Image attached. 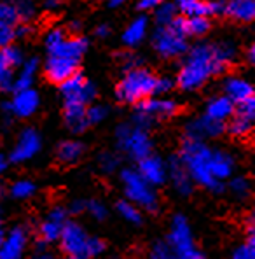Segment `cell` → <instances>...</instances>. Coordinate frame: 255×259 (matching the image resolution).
Wrapping results in <instances>:
<instances>
[{"label":"cell","mask_w":255,"mask_h":259,"mask_svg":"<svg viewBox=\"0 0 255 259\" xmlns=\"http://www.w3.org/2000/svg\"><path fill=\"white\" fill-rule=\"evenodd\" d=\"M178 158L191 174L194 184L213 193L224 191V181L234 172V159L229 152L213 149L205 140L185 137Z\"/></svg>","instance_id":"cell-1"},{"label":"cell","mask_w":255,"mask_h":259,"mask_svg":"<svg viewBox=\"0 0 255 259\" xmlns=\"http://www.w3.org/2000/svg\"><path fill=\"white\" fill-rule=\"evenodd\" d=\"M234 56V46L227 40L215 44L199 42L192 46L184 55V62L180 63L175 82L182 91L199 90L213 75L226 70L233 63Z\"/></svg>","instance_id":"cell-2"},{"label":"cell","mask_w":255,"mask_h":259,"mask_svg":"<svg viewBox=\"0 0 255 259\" xmlns=\"http://www.w3.org/2000/svg\"><path fill=\"white\" fill-rule=\"evenodd\" d=\"M45 62L44 74L55 84H62L68 77L79 72L82 56L87 51V39L81 35H68L63 28H51L44 37Z\"/></svg>","instance_id":"cell-3"},{"label":"cell","mask_w":255,"mask_h":259,"mask_svg":"<svg viewBox=\"0 0 255 259\" xmlns=\"http://www.w3.org/2000/svg\"><path fill=\"white\" fill-rule=\"evenodd\" d=\"M60 91L63 98L65 124L70 132L82 133L89 128L86 121V107L93 104V100L96 98V86L93 84V81L77 72L60 84Z\"/></svg>","instance_id":"cell-4"},{"label":"cell","mask_w":255,"mask_h":259,"mask_svg":"<svg viewBox=\"0 0 255 259\" xmlns=\"http://www.w3.org/2000/svg\"><path fill=\"white\" fill-rule=\"evenodd\" d=\"M158 86V75L147 67L136 65V67L124 68L119 82L116 86V98L121 104L136 105L138 102L156 95Z\"/></svg>","instance_id":"cell-5"},{"label":"cell","mask_w":255,"mask_h":259,"mask_svg":"<svg viewBox=\"0 0 255 259\" xmlns=\"http://www.w3.org/2000/svg\"><path fill=\"white\" fill-rule=\"evenodd\" d=\"M58 242L67 257L72 259H91L104 254L105 250L104 240L91 237L77 221H67Z\"/></svg>","instance_id":"cell-6"},{"label":"cell","mask_w":255,"mask_h":259,"mask_svg":"<svg viewBox=\"0 0 255 259\" xmlns=\"http://www.w3.org/2000/svg\"><path fill=\"white\" fill-rule=\"evenodd\" d=\"M150 42L154 51L161 58L173 60L180 58L187 53V33L182 26V16H177L170 25H158L150 35Z\"/></svg>","instance_id":"cell-7"},{"label":"cell","mask_w":255,"mask_h":259,"mask_svg":"<svg viewBox=\"0 0 255 259\" xmlns=\"http://www.w3.org/2000/svg\"><path fill=\"white\" fill-rule=\"evenodd\" d=\"M121 184L129 201L145 212H156L159 208V196L152 184L138 174L136 168L121 170Z\"/></svg>","instance_id":"cell-8"},{"label":"cell","mask_w":255,"mask_h":259,"mask_svg":"<svg viewBox=\"0 0 255 259\" xmlns=\"http://www.w3.org/2000/svg\"><path fill=\"white\" fill-rule=\"evenodd\" d=\"M178 112V102L166 95H152L135 105L133 123L149 130L158 121L173 117Z\"/></svg>","instance_id":"cell-9"},{"label":"cell","mask_w":255,"mask_h":259,"mask_svg":"<svg viewBox=\"0 0 255 259\" xmlns=\"http://www.w3.org/2000/svg\"><path fill=\"white\" fill-rule=\"evenodd\" d=\"M166 243L173 250L175 259H207L205 254L196 247L189 221L180 214L171 219Z\"/></svg>","instance_id":"cell-10"},{"label":"cell","mask_w":255,"mask_h":259,"mask_svg":"<svg viewBox=\"0 0 255 259\" xmlns=\"http://www.w3.org/2000/svg\"><path fill=\"white\" fill-rule=\"evenodd\" d=\"M116 142L124 154L136 161L152 152V140L147 128H142L135 123H121L116 128Z\"/></svg>","instance_id":"cell-11"},{"label":"cell","mask_w":255,"mask_h":259,"mask_svg":"<svg viewBox=\"0 0 255 259\" xmlns=\"http://www.w3.org/2000/svg\"><path fill=\"white\" fill-rule=\"evenodd\" d=\"M40 105V97L33 88L14 90L13 98L2 104V116L9 123L11 119H28L37 112Z\"/></svg>","instance_id":"cell-12"},{"label":"cell","mask_w":255,"mask_h":259,"mask_svg":"<svg viewBox=\"0 0 255 259\" xmlns=\"http://www.w3.org/2000/svg\"><path fill=\"white\" fill-rule=\"evenodd\" d=\"M42 149V137L35 128H23L9 152L11 163H26Z\"/></svg>","instance_id":"cell-13"},{"label":"cell","mask_w":255,"mask_h":259,"mask_svg":"<svg viewBox=\"0 0 255 259\" xmlns=\"http://www.w3.org/2000/svg\"><path fill=\"white\" fill-rule=\"evenodd\" d=\"M25 60V55L18 46L11 44L0 49V91L13 93L16 68Z\"/></svg>","instance_id":"cell-14"},{"label":"cell","mask_w":255,"mask_h":259,"mask_svg":"<svg viewBox=\"0 0 255 259\" xmlns=\"http://www.w3.org/2000/svg\"><path fill=\"white\" fill-rule=\"evenodd\" d=\"M68 221V210L63 207H53L39 224V240L44 243H53L60 240L65 224Z\"/></svg>","instance_id":"cell-15"},{"label":"cell","mask_w":255,"mask_h":259,"mask_svg":"<svg viewBox=\"0 0 255 259\" xmlns=\"http://www.w3.org/2000/svg\"><path fill=\"white\" fill-rule=\"evenodd\" d=\"M224 130H226V123L222 121H217L213 117L203 116L194 117L185 124V137L189 139H197V140H207V139H215V137L222 135Z\"/></svg>","instance_id":"cell-16"},{"label":"cell","mask_w":255,"mask_h":259,"mask_svg":"<svg viewBox=\"0 0 255 259\" xmlns=\"http://www.w3.org/2000/svg\"><path fill=\"white\" fill-rule=\"evenodd\" d=\"M136 170H138V174L142 175L149 184L154 186V188L165 184L166 179H168V166H166V163L163 161L159 156L152 154V152L149 156L140 159L138 168Z\"/></svg>","instance_id":"cell-17"},{"label":"cell","mask_w":255,"mask_h":259,"mask_svg":"<svg viewBox=\"0 0 255 259\" xmlns=\"http://www.w3.org/2000/svg\"><path fill=\"white\" fill-rule=\"evenodd\" d=\"M178 13L184 16H217L222 14L224 2L220 0H175Z\"/></svg>","instance_id":"cell-18"},{"label":"cell","mask_w":255,"mask_h":259,"mask_svg":"<svg viewBox=\"0 0 255 259\" xmlns=\"http://www.w3.org/2000/svg\"><path fill=\"white\" fill-rule=\"evenodd\" d=\"M166 166H168V177L175 191L182 194V196H189L194 191V181L189 170L182 163V159L178 156H175V158L170 159V163Z\"/></svg>","instance_id":"cell-19"},{"label":"cell","mask_w":255,"mask_h":259,"mask_svg":"<svg viewBox=\"0 0 255 259\" xmlns=\"http://www.w3.org/2000/svg\"><path fill=\"white\" fill-rule=\"evenodd\" d=\"M26 242H28V235L25 228L16 226L7 231L2 250H0V259H21L26 249Z\"/></svg>","instance_id":"cell-20"},{"label":"cell","mask_w":255,"mask_h":259,"mask_svg":"<svg viewBox=\"0 0 255 259\" xmlns=\"http://www.w3.org/2000/svg\"><path fill=\"white\" fill-rule=\"evenodd\" d=\"M149 30H150L149 18L147 16L133 18L123 32V44L129 49L138 48V46L149 37Z\"/></svg>","instance_id":"cell-21"},{"label":"cell","mask_w":255,"mask_h":259,"mask_svg":"<svg viewBox=\"0 0 255 259\" xmlns=\"http://www.w3.org/2000/svg\"><path fill=\"white\" fill-rule=\"evenodd\" d=\"M224 95L231 98L234 104L246 100L252 95H255V86L250 79L243 77V75H229V77L224 81Z\"/></svg>","instance_id":"cell-22"},{"label":"cell","mask_w":255,"mask_h":259,"mask_svg":"<svg viewBox=\"0 0 255 259\" xmlns=\"http://www.w3.org/2000/svg\"><path fill=\"white\" fill-rule=\"evenodd\" d=\"M229 20L238 23H250L255 20V0H226L224 11Z\"/></svg>","instance_id":"cell-23"},{"label":"cell","mask_w":255,"mask_h":259,"mask_svg":"<svg viewBox=\"0 0 255 259\" xmlns=\"http://www.w3.org/2000/svg\"><path fill=\"white\" fill-rule=\"evenodd\" d=\"M234 112H236V104L224 93L210 98L207 102V107H205V114L207 116H210L217 121H222V123L229 121Z\"/></svg>","instance_id":"cell-24"},{"label":"cell","mask_w":255,"mask_h":259,"mask_svg":"<svg viewBox=\"0 0 255 259\" xmlns=\"http://www.w3.org/2000/svg\"><path fill=\"white\" fill-rule=\"evenodd\" d=\"M40 70V60L37 56H28L21 62L16 68L14 75V90H23V88H32L35 82V77Z\"/></svg>","instance_id":"cell-25"},{"label":"cell","mask_w":255,"mask_h":259,"mask_svg":"<svg viewBox=\"0 0 255 259\" xmlns=\"http://www.w3.org/2000/svg\"><path fill=\"white\" fill-rule=\"evenodd\" d=\"M86 146L79 140H63L56 149V158L63 165H74L84 156Z\"/></svg>","instance_id":"cell-26"},{"label":"cell","mask_w":255,"mask_h":259,"mask_svg":"<svg viewBox=\"0 0 255 259\" xmlns=\"http://www.w3.org/2000/svg\"><path fill=\"white\" fill-rule=\"evenodd\" d=\"M182 26L187 37H203L210 32L212 21L208 16H182Z\"/></svg>","instance_id":"cell-27"},{"label":"cell","mask_w":255,"mask_h":259,"mask_svg":"<svg viewBox=\"0 0 255 259\" xmlns=\"http://www.w3.org/2000/svg\"><path fill=\"white\" fill-rule=\"evenodd\" d=\"M116 210H117V214L126 221V223H129V224H142V221H143L142 208L136 207V205L133 203V201H129L128 198H126V200L117 201Z\"/></svg>","instance_id":"cell-28"},{"label":"cell","mask_w":255,"mask_h":259,"mask_svg":"<svg viewBox=\"0 0 255 259\" xmlns=\"http://www.w3.org/2000/svg\"><path fill=\"white\" fill-rule=\"evenodd\" d=\"M37 191V186L33 181H30V179H20V181L13 182L9 188V193L13 198H16V200H28V198H32L33 194Z\"/></svg>","instance_id":"cell-29"},{"label":"cell","mask_w":255,"mask_h":259,"mask_svg":"<svg viewBox=\"0 0 255 259\" xmlns=\"http://www.w3.org/2000/svg\"><path fill=\"white\" fill-rule=\"evenodd\" d=\"M177 16H178L177 6H175V4H170V2H165V0L154 9L156 25H170Z\"/></svg>","instance_id":"cell-30"},{"label":"cell","mask_w":255,"mask_h":259,"mask_svg":"<svg viewBox=\"0 0 255 259\" xmlns=\"http://www.w3.org/2000/svg\"><path fill=\"white\" fill-rule=\"evenodd\" d=\"M229 132L233 133L234 137H248L250 133L255 130V124L252 121H248L246 117L239 116V114H233V117L229 119Z\"/></svg>","instance_id":"cell-31"},{"label":"cell","mask_w":255,"mask_h":259,"mask_svg":"<svg viewBox=\"0 0 255 259\" xmlns=\"http://www.w3.org/2000/svg\"><path fill=\"white\" fill-rule=\"evenodd\" d=\"M109 116V107L104 104H89L86 107V121L87 126H94V124L104 123Z\"/></svg>","instance_id":"cell-32"},{"label":"cell","mask_w":255,"mask_h":259,"mask_svg":"<svg viewBox=\"0 0 255 259\" xmlns=\"http://www.w3.org/2000/svg\"><path fill=\"white\" fill-rule=\"evenodd\" d=\"M119 165H121L119 156L114 154V152L105 151L98 156V168H100L104 174H114L117 168H119Z\"/></svg>","instance_id":"cell-33"},{"label":"cell","mask_w":255,"mask_h":259,"mask_svg":"<svg viewBox=\"0 0 255 259\" xmlns=\"http://www.w3.org/2000/svg\"><path fill=\"white\" fill-rule=\"evenodd\" d=\"M0 21L13 23V25L20 23V16H18L14 0H0Z\"/></svg>","instance_id":"cell-34"},{"label":"cell","mask_w":255,"mask_h":259,"mask_svg":"<svg viewBox=\"0 0 255 259\" xmlns=\"http://www.w3.org/2000/svg\"><path fill=\"white\" fill-rule=\"evenodd\" d=\"M18 9V16H20V23H28L35 18L37 7L33 0H14Z\"/></svg>","instance_id":"cell-35"},{"label":"cell","mask_w":255,"mask_h":259,"mask_svg":"<svg viewBox=\"0 0 255 259\" xmlns=\"http://www.w3.org/2000/svg\"><path fill=\"white\" fill-rule=\"evenodd\" d=\"M250 182L248 179L245 177H233L229 182V191L233 193V196L239 198V200H243V198H246L250 194Z\"/></svg>","instance_id":"cell-36"},{"label":"cell","mask_w":255,"mask_h":259,"mask_svg":"<svg viewBox=\"0 0 255 259\" xmlns=\"http://www.w3.org/2000/svg\"><path fill=\"white\" fill-rule=\"evenodd\" d=\"M86 212L93 217L94 221H104L107 219V215H109V208H107V205L100 200H87Z\"/></svg>","instance_id":"cell-37"},{"label":"cell","mask_w":255,"mask_h":259,"mask_svg":"<svg viewBox=\"0 0 255 259\" xmlns=\"http://www.w3.org/2000/svg\"><path fill=\"white\" fill-rule=\"evenodd\" d=\"M16 39V25L0 21V49L6 48V46H11Z\"/></svg>","instance_id":"cell-38"},{"label":"cell","mask_w":255,"mask_h":259,"mask_svg":"<svg viewBox=\"0 0 255 259\" xmlns=\"http://www.w3.org/2000/svg\"><path fill=\"white\" fill-rule=\"evenodd\" d=\"M236 114L246 117V119L252 121L255 124V95L246 98V100L239 102V104H236Z\"/></svg>","instance_id":"cell-39"},{"label":"cell","mask_w":255,"mask_h":259,"mask_svg":"<svg viewBox=\"0 0 255 259\" xmlns=\"http://www.w3.org/2000/svg\"><path fill=\"white\" fill-rule=\"evenodd\" d=\"M149 259H175L173 250L170 249V245L166 242H158L152 245Z\"/></svg>","instance_id":"cell-40"},{"label":"cell","mask_w":255,"mask_h":259,"mask_svg":"<svg viewBox=\"0 0 255 259\" xmlns=\"http://www.w3.org/2000/svg\"><path fill=\"white\" fill-rule=\"evenodd\" d=\"M175 79L168 77V75H158V86H156V95H168L175 88Z\"/></svg>","instance_id":"cell-41"},{"label":"cell","mask_w":255,"mask_h":259,"mask_svg":"<svg viewBox=\"0 0 255 259\" xmlns=\"http://www.w3.org/2000/svg\"><path fill=\"white\" fill-rule=\"evenodd\" d=\"M231 259H255V249L250 245L248 242L243 243V245H238L233 250V256Z\"/></svg>","instance_id":"cell-42"},{"label":"cell","mask_w":255,"mask_h":259,"mask_svg":"<svg viewBox=\"0 0 255 259\" xmlns=\"http://www.w3.org/2000/svg\"><path fill=\"white\" fill-rule=\"evenodd\" d=\"M119 60L123 62L124 68H129V67H136L140 65V58L135 55L133 51H124V53H119Z\"/></svg>","instance_id":"cell-43"},{"label":"cell","mask_w":255,"mask_h":259,"mask_svg":"<svg viewBox=\"0 0 255 259\" xmlns=\"http://www.w3.org/2000/svg\"><path fill=\"white\" fill-rule=\"evenodd\" d=\"M163 0H138L136 7H138V11H142V13H154V9Z\"/></svg>","instance_id":"cell-44"},{"label":"cell","mask_w":255,"mask_h":259,"mask_svg":"<svg viewBox=\"0 0 255 259\" xmlns=\"http://www.w3.org/2000/svg\"><path fill=\"white\" fill-rule=\"evenodd\" d=\"M70 212L72 214H84L86 212V201L84 200H75L70 203Z\"/></svg>","instance_id":"cell-45"},{"label":"cell","mask_w":255,"mask_h":259,"mask_svg":"<svg viewBox=\"0 0 255 259\" xmlns=\"http://www.w3.org/2000/svg\"><path fill=\"white\" fill-rule=\"evenodd\" d=\"M94 35L100 37V39H107V37L110 35V26L107 25V23H101V25H98L96 28H94Z\"/></svg>","instance_id":"cell-46"},{"label":"cell","mask_w":255,"mask_h":259,"mask_svg":"<svg viewBox=\"0 0 255 259\" xmlns=\"http://www.w3.org/2000/svg\"><path fill=\"white\" fill-rule=\"evenodd\" d=\"M60 6H62V0H45L44 2V7L47 11H56Z\"/></svg>","instance_id":"cell-47"},{"label":"cell","mask_w":255,"mask_h":259,"mask_svg":"<svg viewBox=\"0 0 255 259\" xmlns=\"http://www.w3.org/2000/svg\"><path fill=\"white\" fill-rule=\"evenodd\" d=\"M81 26H82V23L79 21V20L70 21V23H68V32H72V33L75 35V33H77L79 30H81Z\"/></svg>","instance_id":"cell-48"},{"label":"cell","mask_w":255,"mask_h":259,"mask_svg":"<svg viewBox=\"0 0 255 259\" xmlns=\"http://www.w3.org/2000/svg\"><path fill=\"white\" fill-rule=\"evenodd\" d=\"M7 165H9V158L6 154L0 152V174H4L7 170Z\"/></svg>","instance_id":"cell-49"},{"label":"cell","mask_w":255,"mask_h":259,"mask_svg":"<svg viewBox=\"0 0 255 259\" xmlns=\"http://www.w3.org/2000/svg\"><path fill=\"white\" fill-rule=\"evenodd\" d=\"M246 58H248V62H250V63L255 65V42L248 48V53H246Z\"/></svg>","instance_id":"cell-50"},{"label":"cell","mask_w":255,"mask_h":259,"mask_svg":"<svg viewBox=\"0 0 255 259\" xmlns=\"http://www.w3.org/2000/svg\"><path fill=\"white\" fill-rule=\"evenodd\" d=\"M32 259H55V257H53L49 252H44V249H42V250H40V252H37L35 256H33Z\"/></svg>","instance_id":"cell-51"},{"label":"cell","mask_w":255,"mask_h":259,"mask_svg":"<svg viewBox=\"0 0 255 259\" xmlns=\"http://www.w3.org/2000/svg\"><path fill=\"white\" fill-rule=\"evenodd\" d=\"M248 243L255 249V224L250 228V231H248Z\"/></svg>","instance_id":"cell-52"},{"label":"cell","mask_w":255,"mask_h":259,"mask_svg":"<svg viewBox=\"0 0 255 259\" xmlns=\"http://www.w3.org/2000/svg\"><path fill=\"white\" fill-rule=\"evenodd\" d=\"M107 2H109L110 7H119V6H124L128 0H107Z\"/></svg>","instance_id":"cell-53"},{"label":"cell","mask_w":255,"mask_h":259,"mask_svg":"<svg viewBox=\"0 0 255 259\" xmlns=\"http://www.w3.org/2000/svg\"><path fill=\"white\" fill-rule=\"evenodd\" d=\"M4 238H6V233H4L2 228H0V250H2V245H4Z\"/></svg>","instance_id":"cell-54"},{"label":"cell","mask_w":255,"mask_h":259,"mask_svg":"<svg viewBox=\"0 0 255 259\" xmlns=\"http://www.w3.org/2000/svg\"><path fill=\"white\" fill-rule=\"evenodd\" d=\"M250 219H252V223L255 224V205H253V208H252V212H250Z\"/></svg>","instance_id":"cell-55"},{"label":"cell","mask_w":255,"mask_h":259,"mask_svg":"<svg viewBox=\"0 0 255 259\" xmlns=\"http://www.w3.org/2000/svg\"><path fill=\"white\" fill-rule=\"evenodd\" d=\"M2 219H4V217H2V210H0V228H2Z\"/></svg>","instance_id":"cell-56"},{"label":"cell","mask_w":255,"mask_h":259,"mask_svg":"<svg viewBox=\"0 0 255 259\" xmlns=\"http://www.w3.org/2000/svg\"><path fill=\"white\" fill-rule=\"evenodd\" d=\"M67 259H72V257H67Z\"/></svg>","instance_id":"cell-57"}]
</instances>
